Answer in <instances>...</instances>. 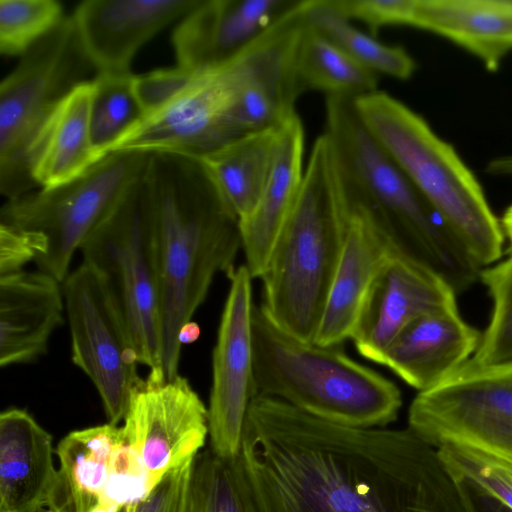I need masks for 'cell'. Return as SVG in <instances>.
I'll list each match as a JSON object with an SVG mask.
<instances>
[{
    "label": "cell",
    "mask_w": 512,
    "mask_h": 512,
    "mask_svg": "<svg viewBox=\"0 0 512 512\" xmlns=\"http://www.w3.org/2000/svg\"><path fill=\"white\" fill-rule=\"evenodd\" d=\"M238 460L258 512H478L411 429L348 427L275 398L250 403Z\"/></svg>",
    "instance_id": "6da1fadb"
},
{
    "label": "cell",
    "mask_w": 512,
    "mask_h": 512,
    "mask_svg": "<svg viewBox=\"0 0 512 512\" xmlns=\"http://www.w3.org/2000/svg\"><path fill=\"white\" fill-rule=\"evenodd\" d=\"M163 344V372L178 375L181 329L216 274L229 276L242 248L240 221L198 156L151 152L145 172Z\"/></svg>",
    "instance_id": "7a4b0ae2"
},
{
    "label": "cell",
    "mask_w": 512,
    "mask_h": 512,
    "mask_svg": "<svg viewBox=\"0 0 512 512\" xmlns=\"http://www.w3.org/2000/svg\"><path fill=\"white\" fill-rule=\"evenodd\" d=\"M345 230L336 157L324 131L313 144L297 201L260 276V307L278 328L301 341L315 340Z\"/></svg>",
    "instance_id": "3957f363"
},
{
    "label": "cell",
    "mask_w": 512,
    "mask_h": 512,
    "mask_svg": "<svg viewBox=\"0 0 512 512\" xmlns=\"http://www.w3.org/2000/svg\"><path fill=\"white\" fill-rule=\"evenodd\" d=\"M255 394L281 400L320 419L355 428H384L398 418V387L351 359L343 343L301 341L254 305Z\"/></svg>",
    "instance_id": "277c9868"
},
{
    "label": "cell",
    "mask_w": 512,
    "mask_h": 512,
    "mask_svg": "<svg viewBox=\"0 0 512 512\" xmlns=\"http://www.w3.org/2000/svg\"><path fill=\"white\" fill-rule=\"evenodd\" d=\"M326 129L344 175L377 210L402 252L456 293L481 267L361 120L354 98L326 96Z\"/></svg>",
    "instance_id": "5b68a950"
},
{
    "label": "cell",
    "mask_w": 512,
    "mask_h": 512,
    "mask_svg": "<svg viewBox=\"0 0 512 512\" xmlns=\"http://www.w3.org/2000/svg\"><path fill=\"white\" fill-rule=\"evenodd\" d=\"M372 135L441 215L482 268L497 261L504 232L483 189L455 149L416 112L386 92L354 99Z\"/></svg>",
    "instance_id": "8992f818"
},
{
    "label": "cell",
    "mask_w": 512,
    "mask_h": 512,
    "mask_svg": "<svg viewBox=\"0 0 512 512\" xmlns=\"http://www.w3.org/2000/svg\"><path fill=\"white\" fill-rule=\"evenodd\" d=\"M95 71L72 15L33 44L0 84V192L7 200L31 192L36 183L29 151L57 104ZM97 73V72H96Z\"/></svg>",
    "instance_id": "52a82bcc"
},
{
    "label": "cell",
    "mask_w": 512,
    "mask_h": 512,
    "mask_svg": "<svg viewBox=\"0 0 512 512\" xmlns=\"http://www.w3.org/2000/svg\"><path fill=\"white\" fill-rule=\"evenodd\" d=\"M146 172V170H145ZM145 172L82 243L83 262L105 280L130 331L139 364L162 369L152 208Z\"/></svg>",
    "instance_id": "ba28073f"
},
{
    "label": "cell",
    "mask_w": 512,
    "mask_h": 512,
    "mask_svg": "<svg viewBox=\"0 0 512 512\" xmlns=\"http://www.w3.org/2000/svg\"><path fill=\"white\" fill-rule=\"evenodd\" d=\"M150 155L110 152L71 181L7 200L0 223L40 234L46 252L34 262L39 271L63 283L74 253L145 172Z\"/></svg>",
    "instance_id": "9c48e42d"
},
{
    "label": "cell",
    "mask_w": 512,
    "mask_h": 512,
    "mask_svg": "<svg viewBox=\"0 0 512 512\" xmlns=\"http://www.w3.org/2000/svg\"><path fill=\"white\" fill-rule=\"evenodd\" d=\"M408 428L436 448L462 444L512 463V367H483L469 359L417 394Z\"/></svg>",
    "instance_id": "30bf717a"
},
{
    "label": "cell",
    "mask_w": 512,
    "mask_h": 512,
    "mask_svg": "<svg viewBox=\"0 0 512 512\" xmlns=\"http://www.w3.org/2000/svg\"><path fill=\"white\" fill-rule=\"evenodd\" d=\"M71 336V360L91 380L108 423L124 419L142 379L127 323L103 277L82 262L62 283Z\"/></svg>",
    "instance_id": "8fae6325"
},
{
    "label": "cell",
    "mask_w": 512,
    "mask_h": 512,
    "mask_svg": "<svg viewBox=\"0 0 512 512\" xmlns=\"http://www.w3.org/2000/svg\"><path fill=\"white\" fill-rule=\"evenodd\" d=\"M59 468L51 512H119L141 501L151 485L123 427L110 423L74 430L57 446Z\"/></svg>",
    "instance_id": "7c38bea8"
},
{
    "label": "cell",
    "mask_w": 512,
    "mask_h": 512,
    "mask_svg": "<svg viewBox=\"0 0 512 512\" xmlns=\"http://www.w3.org/2000/svg\"><path fill=\"white\" fill-rule=\"evenodd\" d=\"M242 53L196 72L171 101L147 115L113 151L177 152L202 156L239 137L231 115L244 83Z\"/></svg>",
    "instance_id": "4fadbf2b"
},
{
    "label": "cell",
    "mask_w": 512,
    "mask_h": 512,
    "mask_svg": "<svg viewBox=\"0 0 512 512\" xmlns=\"http://www.w3.org/2000/svg\"><path fill=\"white\" fill-rule=\"evenodd\" d=\"M123 430L148 473L151 488L205 445L208 410L187 378L152 369L134 387Z\"/></svg>",
    "instance_id": "5bb4252c"
},
{
    "label": "cell",
    "mask_w": 512,
    "mask_h": 512,
    "mask_svg": "<svg viewBox=\"0 0 512 512\" xmlns=\"http://www.w3.org/2000/svg\"><path fill=\"white\" fill-rule=\"evenodd\" d=\"M230 287L212 354L209 397L210 448L218 456L239 457L248 409L256 397L252 342V276L241 265L228 276Z\"/></svg>",
    "instance_id": "9a60e30c"
},
{
    "label": "cell",
    "mask_w": 512,
    "mask_h": 512,
    "mask_svg": "<svg viewBox=\"0 0 512 512\" xmlns=\"http://www.w3.org/2000/svg\"><path fill=\"white\" fill-rule=\"evenodd\" d=\"M336 164L346 207V230L314 340L319 345L341 344L351 337L374 278L390 255L400 249L383 218L344 175L337 159Z\"/></svg>",
    "instance_id": "2e32d148"
},
{
    "label": "cell",
    "mask_w": 512,
    "mask_h": 512,
    "mask_svg": "<svg viewBox=\"0 0 512 512\" xmlns=\"http://www.w3.org/2000/svg\"><path fill=\"white\" fill-rule=\"evenodd\" d=\"M455 296L439 275L396 249L374 278L350 339L363 357L381 364L408 324L425 314L456 307Z\"/></svg>",
    "instance_id": "e0dca14e"
},
{
    "label": "cell",
    "mask_w": 512,
    "mask_h": 512,
    "mask_svg": "<svg viewBox=\"0 0 512 512\" xmlns=\"http://www.w3.org/2000/svg\"><path fill=\"white\" fill-rule=\"evenodd\" d=\"M305 2L242 51L244 83L231 121L239 136L280 125L295 113L304 91L296 69V48L305 25Z\"/></svg>",
    "instance_id": "ac0fdd59"
},
{
    "label": "cell",
    "mask_w": 512,
    "mask_h": 512,
    "mask_svg": "<svg viewBox=\"0 0 512 512\" xmlns=\"http://www.w3.org/2000/svg\"><path fill=\"white\" fill-rule=\"evenodd\" d=\"M301 0H202L172 35L178 66L196 73L226 63L275 26Z\"/></svg>",
    "instance_id": "d6986e66"
},
{
    "label": "cell",
    "mask_w": 512,
    "mask_h": 512,
    "mask_svg": "<svg viewBox=\"0 0 512 512\" xmlns=\"http://www.w3.org/2000/svg\"><path fill=\"white\" fill-rule=\"evenodd\" d=\"M202 0H86L72 17L97 73H130L139 49Z\"/></svg>",
    "instance_id": "ffe728a7"
},
{
    "label": "cell",
    "mask_w": 512,
    "mask_h": 512,
    "mask_svg": "<svg viewBox=\"0 0 512 512\" xmlns=\"http://www.w3.org/2000/svg\"><path fill=\"white\" fill-rule=\"evenodd\" d=\"M481 335L457 306L425 314L408 324L386 350L381 365L421 391L448 379L475 353Z\"/></svg>",
    "instance_id": "44dd1931"
},
{
    "label": "cell",
    "mask_w": 512,
    "mask_h": 512,
    "mask_svg": "<svg viewBox=\"0 0 512 512\" xmlns=\"http://www.w3.org/2000/svg\"><path fill=\"white\" fill-rule=\"evenodd\" d=\"M62 283L42 272L0 276V366L34 362L63 323Z\"/></svg>",
    "instance_id": "7402d4cb"
},
{
    "label": "cell",
    "mask_w": 512,
    "mask_h": 512,
    "mask_svg": "<svg viewBox=\"0 0 512 512\" xmlns=\"http://www.w3.org/2000/svg\"><path fill=\"white\" fill-rule=\"evenodd\" d=\"M51 435L24 409L0 414V512H41L56 483Z\"/></svg>",
    "instance_id": "603a6c76"
},
{
    "label": "cell",
    "mask_w": 512,
    "mask_h": 512,
    "mask_svg": "<svg viewBox=\"0 0 512 512\" xmlns=\"http://www.w3.org/2000/svg\"><path fill=\"white\" fill-rule=\"evenodd\" d=\"M304 128L295 113L278 128L270 172L261 197L240 220L242 250L252 278H260L274 243L299 196L303 179Z\"/></svg>",
    "instance_id": "cb8c5ba5"
},
{
    "label": "cell",
    "mask_w": 512,
    "mask_h": 512,
    "mask_svg": "<svg viewBox=\"0 0 512 512\" xmlns=\"http://www.w3.org/2000/svg\"><path fill=\"white\" fill-rule=\"evenodd\" d=\"M93 89L92 79L74 87L37 133L29 151V168L40 188H53L71 181L102 158L91 140Z\"/></svg>",
    "instance_id": "d4e9b609"
},
{
    "label": "cell",
    "mask_w": 512,
    "mask_h": 512,
    "mask_svg": "<svg viewBox=\"0 0 512 512\" xmlns=\"http://www.w3.org/2000/svg\"><path fill=\"white\" fill-rule=\"evenodd\" d=\"M409 25L461 46L489 71L512 51V0H415Z\"/></svg>",
    "instance_id": "484cf974"
},
{
    "label": "cell",
    "mask_w": 512,
    "mask_h": 512,
    "mask_svg": "<svg viewBox=\"0 0 512 512\" xmlns=\"http://www.w3.org/2000/svg\"><path fill=\"white\" fill-rule=\"evenodd\" d=\"M278 126L241 135L198 156L226 202L239 218L255 209L273 161Z\"/></svg>",
    "instance_id": "4316f807"
},
{
    "label": "cell",
    "mask_w": 512,
    "mask_h": 512,
    "mask_svg": "<svg viewBox=\"0 0 512 512\" xmlns=\"http://www.w3.org/2000/svg\"><path fill=\"white\" fill-rule=\"evenodd\" d=\"M296 69L302 88L326 96L358 98L378 90L376 73L362 66L306 20L296 48Z\"/></svg>",
    "instance_id": "83f0119b"
},
{
    "label": "cell",
    "mask_w": 512,
    "mask_h": 512,
    "mask_svg": "<svg viewBox=\"0 0 512 512\" xmlns=\"http://www.w3.org/2000/svg\"><path fill=\"white\" fill-rule=\"evenodd\" d=\"M305 20L311 28L376 74L406 80L416 69L414 59L405 49L383 44L362 32L331 0H306Z\"/></svg>",
    "instance_id": "f1b7e54d"
},
{
    "label": "cell",
    "mask_w": 512,
    "mask_h": 512,
    "mask_svg": "<svg viewBox=\"0 0 512 512\" xmlns=\"http://www.w3.org/2000/svg\"><path fill=\"white\" fill-rule=\"evenodd\" d=\"M184 512H258L238 458L211 448L193 459Z\"/></svg>",
    "instance_id": "f546056e"
},
{
    "label": "cell",
    "mask_w": 512,
    "mask_h": 512,
    "mask_svg": "<svg viewBox=\"0 0 512 512\" xmlns=\"http://www.w3.org/2000/svg\"><path fill=\"white\" fill-rule=\"evenodd\" d=\"M90 109L91 140L104 157L146 117L130 73H97Z\"/></svg>",
    "instance_id": "4dcf8cb0"
},
{
    "label": "cell",
    "mask_w": 512,
    "mask_h": 512,
    "mask_svg": "<svg viewBox=\"0 0 512 512\" xmlns=\"http://www.w3.org/2000/svg\"><path fill=\"white\" fill-rule=\"evenodd\" d=\"M480 278L493 300V311L471 360L483 367H512V254L481 270Z\"/></svg>",
    "instance_id": "1f68e13d"
},
{
    "label": "cell",
    "mask_w": 512,
    "mask_h": 512,
    "mask_svg": "<svg viewBox=\"0 0 512 512\" xmlns=\"http://www.w3.org/2000/svg\"><path fill=\"white\" fill-rule=\"evenodd\" d=\"M438 450L468 489L512 512V463L462 444L447 443Z\"/></svg>",
    "instance_id": "d6a6232c"
},
{
    "label": "cell",
    "mask_w": 512,
    "mask_h": 512,
    "mask_svg": "<svg viewBox=\"0 0 512 512\" xmlns=\"http://www.w3.org/2000/svg\"><path fill=\"white\" fill-rule=\"evenodd\" d=\"M55 0H0V51L23 55L64 18Z\"/></svg>",
    "instance_id": "836d02e7"
},
{
    "label": "cell",
    "mask_w": 512,
    "mask_h": 512,
    "mask_svg": "<svg viewBox=\"0 0 512 512\" xmlns=\"http://www.w3.org/2000/svg\"><path fill=\"white\" fill-rule=\"evenodd\" d=\"M350 20L366 24L370 35L388 25H409L415 0H331Z\"/></svg>",
    "instance_id": "e575fe53"
},
{
    "label": "cell",
    "mask_w": 512,
    "mask_h": 512,
    "mask_svg": "<svg viewBox=\"0 0 512 512\" xmlns=\"http://www.w3.org/2000/svg\"><path fill=\"white\" fill-rule=\"evenodd\" d=\"M194 74L177 66L134 75V88L146 116L171 101L188 85Z\"/></svg>",
    "instance_id": "d590c367"
},
{
    "label": "cell",
    "mask_w": 512,
    "mask_h": 512,
    "mask_svg": "<svg viewBox=\"0 0 512 512\" xmlns=\"http://www.w3.org/2000/svg\"><path fill=\"white\" fill-rule=\"evenodd\" d=\"M193 459L168 471L146 497L119 512H184Z\"/></svg>",
    "instance_id": "8d00e7d4"
},
{
    "label": "cell",
    "mask_w": 512,
    "mask_h": 512,
    "mask_svg": "<svg viewBox=\"0 0 512 512\" xmlns=\"http://www.w3.org/2000/svg\"><path fill=\"white\" fill-rule=\"evenodd\" d=\"M46 252L44 238L32 231L0 223V276L23 271Z\"/></svg>",
    "instance_id": "74e56055"
},
{
    "label": "cell",
    "mask_w": 512,
    "mask_h": 512,
    "mask_svg": "<svg viewBox=\"0 0 512 512\" xmlns=\"http://www.w3.org/2000/svg\"><path fill=\"white\" fill-rule=\"evenodd\" d=\"M200 336V327L195 322L187 323L180 332L179 340L181 345L192 343Z\"/></svg>",
    "instance_id": "f35d334b"
},
{
    "label": "cell",
    "mask_w": 512,
    "mask_h": 512,
    "mask_svg": "<svg viewBox=\"0 0 512 512\" xmlns=\"http://www.w3.org/2000/svg\"><path fill=\"white\" fill-rule=\"evenodd\" d=\"M501 226L504 235L508 238L512 247V205L509 206L505 211L501 220Z\"/></svg>",
    "instance_id": "ab89813d"
},
{
    "label": "cell",
    "mask_w": 512,
    "mask_h": 512,
    "mask_svg": "<svg viewBox=\"0 0 512 512\" xmlns=\"http://www.w3.org/2000/svg\"><path fill=\"white\" fill-rule=\"evenodd\" d=\"M494 501V500H493ZM496 506H497V509H498V512H511L509 511L508 509H506L504 506H502L501 504H499L498 502L494 501Z\"/></svg>",
    "instance_id": "60d3db41"
},
{
    "label": "cell",
    "mask_w": 512,
    "mask_h": 512,
    "mask_svg": "<svg viewBox=\"0 0 512 512\" xmlns=\"http://www.w3.org/2000/svg\"><path fill=\"white\" fill-rule=\"evenodd\" d=\"M41 512H51V511H49L48 509H45V510H43Z\"/></svg>",
    "instance_id": "b9f144b4"
},
{
    "label": "cell",
    "mask_w": 512,
    "mask_h": 512,
    "mask_svg": "<svg viewBox=\"0 0 512 512\" xmlns=\"http://www.w3.org/2000/svg\"><path fill=\"white\" fill-rule=\"evenodd\" d=\"M511 254H512V247H511Z\"/></svg>",
    "instance_id": "7bdbcfd3"
}]
</instances>
